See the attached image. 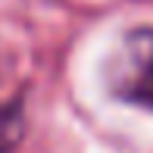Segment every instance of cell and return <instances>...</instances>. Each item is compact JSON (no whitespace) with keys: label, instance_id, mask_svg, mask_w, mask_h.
<instances>
[{"label":"cell","instance_id":"1","mask_svg":"<svg viewBox=\"0 0 153 153\" xmlns=\"http://www.w3.org/2000/svg\"><path fill=\"white\" fill-rule=\"evenodd\" d=\"M106 91L122 103L153 113V25L125 31L106 56Z\"/></svg>","mask_w":153,"mask_h":153},{"label":"cell","instance_id":"2","mask_svg":"<svg viewBox=\"0 0 153 153\" xmlns=\"http://www.w3.org/2000/svg\"><path fill=\"white\" fill-rule=\"evenodd\" d=\"M25 137V109L22 97L0 103V153H16Z\"/></svg>","mask_w":153,"mask_h":153}]
</instances>
